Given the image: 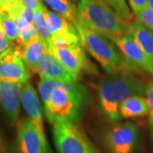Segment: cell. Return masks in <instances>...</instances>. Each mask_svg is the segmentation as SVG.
Returning <instances> with one entry per match:
<instances>
[{
    "instance_id": "6da1fadb",
    "label": "cell",
    "mask_w": 153,
    "mask_h": 153,
    "mask_svg": "<svg viewBox=\"0 0 153 153\" xmlns=\"http://www.w3.org/2000/svg\"><path fill=\"white\" fill-rule=\"evenodd\" d=\"M149 84L130 73L112 74L103 78L98 87L100 108L105 119L118 122L121 104L129 97L146 96Z\"/></svg>"
},
{
    "instance_id": "7a4b0ae2",
    "label": "cell",
    "mask_w": 153,
    "mask_h": 153,
    "mask_svg": "<svg viewBox=\"0 0 153 153\" xmlns=\"http://www.w3.org/2000/svg\"><path fill=\"white\" fill-rule=\"evenodd\" d=\"M78 22L111 42L128 35L129 23L100 0H80L76 6Z\"/></svg>"
},
{
    "instance_id": "3957f363",
    "label": "cell",
    "mask_w": 153,
    "mask_h": 153,
    "mask_svg": "<svg viewBox=\"0 0 153 153\" xmlns=\"http://www.w3.org/2000/svg\"><path fill=\"white\" fill-rule=\"evenodd\" d=\"M88 99L87 88L82 84L55 81V89L44 110L47 119L52 125L62 121L74 123L79 118Z\"/></svg>"
},
{
    "instance_id": "277c9868",
    "label": "cell",
    "mask_w": 153,
    "mask_h": 153,
    "mask_svg": "<svg viewBox=\"0 0 153 153\" xmlns=\"http://www.w3.org/2000/svg\"><path fill=\"white\" fill-rule=\"evenodd\" d=\"M80 37L81 44L92 55L105 71L112 74L137 71L129 65L114 44L105 36L84 27L78 22L74 25Z\"/></svg>"
},
{
    "instance_id": "5b68a950",
    "label": "cell",
    "mask_w": 153,
    "mask_h": 153,
    "mask_svg": "<svg viewBox=\"0 0 153 153\" xmlns=\"http://www.w3.org/2000/svg\"><path fill=\"white\" fill-rule=\"evenodd\" d=\"M52 133L58 153H99L84 132L72 122L55 123Z\"/></svg>"
},
{
    "instance_id": "8992f818",
    "label": "cell",
    "mask_w": 153,
    "mask_h": 153,
    "mask_svg": "<svg viewBox=\"0 0 153 153\" xmlns=\"http://www.w3.org/2000/svg\"><path fill=\"white\" fill-rule=\"evenodd\" d=\"M29 78L30 71L22 60L18 45L11 46L0 55V81L24 83Z\"/></svg>"
},
{
    "instance_id": "52a82bcc",
    "label": "cell",
    "mask_w": 153,
    "mask_h": 153,
    "mask_svg": "<svg viewBox=\"0 0 153 153\" xmlns=\"http://www.w3.org/2000/svg\"><path fill=\"white\" fill-rule=\"evenodd\" d=\"M139 130L130 122L117 123L105 135V142L111 153H133L136 146Z\"/></svg>"
},
{
    "instance_id": "ba28073f",
    "label": "cell",
    "mask_w": 153,
    "mask_h": 153,
    "mask_svg": "<svg viewBox=\"0 0 153 153\" xmlns=\"http://www.w3.org/2000/svg\"><path fill=\"white\" fill-rule=\"evenodd\" d=\"M19 153H51L46 135L29 119H24L17 130Z\"/></svg>"
},
{
    "instance_id": "9c48e42d",
    "label": "cell",
    "mask_w": 153,
    "mask_h": 153,
    "mask_svg": "<svg viewBox=\"0 0 153 153\" xmlns=\"http://www.w3.org/2000/svg\"><path fill=\"white\" fill-rule=\"evenodd\" d=\"M124 57L126 61L137 71H143L153 76V62L140 49L130 35H126L112 42Z\"/></svg>"
},
{
    "instance_id": "30bf717a",
    "label": "cell",
    "mask_w": 153,
    "mask_h": 153,
    "mask_svg": "<svg viewBox=\"0 0 153 153\" xmlns=\"http://www.w3.org/2000/svg\"><path fill=\"white\" fill-rule=\"evenodd\" d=\"M81 45H75L64 49L49 47L52 54L60 60L62 65L67 69V71L76 79L79 77L82 71L90 70L89 61Z\"/></svg>"
},
{
    "instance_id": "8fae6325",
    "label": "cell",
    "mask_w": 153,
    "mask_h": 153,
    "mask_svg": "<svg viewBox=\"0 0 153 153\" xmlns=\"http://www.w3.org/2000/svg\"><path fill=\"white\" fill-rule=\"evenodd\" d=\"M34 72L38 73L41 78L58 82L73 83L77 81L76 77L72 76L60 60L52 54L49 48L39 60Z\"/></svg>"
},
{
    "instance_id": "7c38bea8",
    "label": "cell",
    "mask_w": 153,
    "mask_h": 153,
    "mask_svg": "<svg viewBox=\"0 0 153 153\" xmlns=\"http://www.w3.org/2000/svg\"><path fill=\"white\" fill-rule=\"evenodd\" d=\"M22 83L0 81V105L6 118L16 123L20 118Z\"/></svg>"
},
{
    "instance_id": "4fadbf2b",
    "label": "cell",
    "mask_w": 153,
    "mask_h": 153,
    "mask_svg": "<svg viewBox=\"0 0 153 153\" xmlns=\"http://www.w3.org/2000/svg\"><path fill=\"white\" fill-rule=\"evenodd\" d=\"M21 102L23 109L27 115L28 119L33 123L34 125L38 127L41 133H44V126L43 122L42 107L38 97L36 90L29 82L22 83L21 91Z\"/></svg>"
},
{
    "instance_id": "5bb4252c",
    "label": "cell",
    "mask_w": 153,
    "mask_h": 153,
    "mask_svg": "<svg viewBox=\"0 0 153 153\" xmlns=\"http://www.w3.org/2000/svg\"><path fill=\"white\" fill-rule=\"evenodd\" d=\"M48 49L49 45L38 34L35 35L23 47H20L22 60L28 68L33 71H35L39 60Z\"/></svg>"
},
{
    "instance_id": "9a60e30c",
    "label": "cell",
    "mask_w": 153,
    "mask_h": 153,
    "mask_svg": "<svg viewBox=\"0 0 153 153\" xmlns=\"http://www.w3.org/2000/svg\"><path fill=\"white\" fill-rule=\"evenodd\" d=\"M128 35H130L140 49L153 62V33L138 21L129 23Z\"/></svg>"
},
{
    "instance_id": "2e32d148",
    "label": "cell",
    "mask_w": 153,
    "mask_h": 153,
    "mask_svg": "<svg viewBox=\"0 0 153 153\" xmlns=\"http://www.w3.org/2000/svg\"><path fill=\"white\" fill-rule=\"evenodd\" d=\"M149 113V104L146 96L134 95L125 100L120 105L121 118H134Z\"/></svg>"
},
{
    "instance_id": "e0dca14e",
    "label": "cell",
    "mask_w": 153,
    "mask_h": 153,
    "mask_svg": "<svg viewBox=\"0 0 153 153\" xmlns=\"http://www.w3.org/2000/svg\"><path fill=\"white\" fill-rule=\"evenodd\" d=\"M55 13L59 14L73 25L78 22L77 9L71 0H43Z\"/></svg>"
},
{
    "instance_id": "ac0fdd59",
    "label": "cell",
    "mask_w": 153,
    "mask_h": 153,
    "mask_svg": "<svg viewBox=\"0 0 153 153\" xmlns=\"http://www.w3.org/2000/svg\"><path fill=\"white\" fill-rule=\"evenodd\" d=\"M44 16L52 36L58 33L71 31L76 28L74 25L68 20H66L65 17L55 13L54 11L47 10L45 7H44Z\"/></svg>"
},
{
    "instance_id": "d6986e66",
    "label": "cell",
    "mask_w": 153,
    "mask_h": 153,
    "mask_svg": "<svg viewBox=\"0 0 153 153\" xmlns=\"http://www.w3.org/2000/svg\"><path fill=\"white\" fill-rule=\"evenodd\" d=\"M75 45H81L80 37L76 28L71 31L58 33L52 36L49 48L53 47L56 49H64Z\"/></svg>"
},
{
    "instance_id": "ffe728a7",
    "label": "cell",
    "mask_w": 153,
    "mask_h": 153,
    "mask_svg": "<svg viewBox=\"0 0 153 153\" xmlns=\"http://www.w3.org/2000/svg\"><path fill=\"white\" fill-rule=\"evenodd\" d=\"M33 24L37 31L38 35L44 40L46 44L49 45L52 34L50 33L49 26L44 16V6H42L41 9L33 12Z\"/></svg>"
},
{
    "instance_id": "44dd1931",
    "label": "cell",
    "mask_w": 153,
    "mask_h": 153,
    "mask_svg": "<svg viewBox=\"0 0 153 153\" xmlns=\"http://www.w3.org/2000/svg\"><path fill=\"white\" fill-rule=\"evenodd\" d=\"M0 19H1L2 29L6 37L11 42L16 41L18 38V33H19L16 21L7 12L1 10H0Z\"/></svg>"
},
{
    "instance_id": "7402d4cb",
    "label": "cell",
    "mask_w": 153,
    "mask_h": 153,
    "mask_svg": "<svg viewBox=\"0 0 153 153\" xmlns=\"http://www.w3.org/2000/svg\"><path fill=\"white\" fill-rule=\"evenodd\" d=\"M107 6H109L111 9L128 22H132V16L130 10L127 4L126 0H100Z\"/></svg>"
},
{
    "instance_id": "603a6c76",
    "label": "cell",
    "mask_w": 153,
    "mask_h": 153,
    "mask_svg": "<svg viewBox=\"0 0 153 153\" xmlns=\"http://www.w3.org/2000/svg\"><path fill=\"white\" fill-rule=\"evenodd\" d=\"M138 22L145 27L153 31V10L150 8H146L140 13L135 16Z\"/></svg>"
},
{
    "instance_id": "cb8c5ba5",
    "label": "cell",
    "mask_w": 153,
    "mask_h": 153,
    "mask_svg": "<svg viewBox=\"0 0 153 153\" xmlns=\"http://www.w3.org/2000/svg\"><path fill=\"white\" fill-rule=\"evenodd\" d=\"M146 97L147 99L148 104H149V128H150V133L151 137L153 141V80L149 84L147 88V91Z\"/></svg>"
},
{
    "instance_id": "d4e9b609",
    "label": "cell",
    "mask_w": 153,
    "mask_h": 153,
    "mask_svg": "<svg viewBox=\"0 0 153 153\" xmlns=\"http://www.w3.org/2000/svg\"><path fill=\"white\" fill-rule=\"evenodd\" d=\"M128 3L135 16L144 10L145 9L148 8L147 0H128Z\"/></svg>"
},
{
    "instance_id": "484cf974",
    "label": "cell",
    "mask_w": 153,
    "mask_h": 153,
    "mask_svg": "<svg viewBox=\"0 0 153 153\" xmlns=\"http://www.w3.org/2000/svg\"><path fill=\"white\" fill-rule=\"evenodd\" d=\"M13 42H11L9 38L5 36L3 29H0V55L4 54L6 50L13 46Z\"/></svg>"
},
{
    "instance_id": "4316f807",
    "label": "cell",
    "mask_w": 153,
    "mask_h": 153,
    "mask_svg": "<svg viewBox=\"0 0 153 153\" xmlns=\"http://www.w3.org/2000/svg\"><path fill=\"white\" fill-rule=\"evenodd\" d=\"M24 4L34 12L42 8L43 4L41 0H22Z\"/></svg>"
},
{
    "instance_id": "83f0119b",
    "label": "cell",
    "mask_w": 153,
    "mask_h": 153,
    "mask_svg": "<svg viewBox=\"0 0 153 153\" xmlns=\"http://www.w3.org/2000/svg\"><path fill=\"white\" fill-rule=\"evenodd\" d=\"M0 153H12L1 131H0Z\"/></svg>"
},
{
    "instance_id": "f1b7e54d",
    "label": "cell",
    "mask_w": 153,
    "mask_h": 153,
    "mask_svg": "<svg viewBox=\"0 0 153 153\" xmlns=\"http://www.w3.org/2000/svg\"><path fill=\"white\" fill-rule=\"evenodd\" d=\"M16 0H0V9H4L6 6L10 5Z\"/></svg>"
},
{
    "instance_id": "f546056e",
    "label": "cell",
    "mask_w": 153,
    "mask_h": 153,
    "mask_svg": "<svg viewBox=\"0 0 153 153\" xmlns=\"http://www.w3.org/2000/svg\"><path fill=\"white\" fill-rule=\"evenodd\" d=\"M148 1V8L153 10V0H147Z\"/></svg>"
},
{
    "instance_id": "4dcf8cb0",
    "label": "cell",
    "mask_w": 153,
    "mask_h": 153,
    "mask_svg": "<svg viewBox=\"0 0 153 153\" xmlns=\"http://www.w3.org/2000/svg\"><path fill=\"white\" fill-rule=\"evenodd\" d=\"M79 1H80V0H79Z\"/></svg>"
}]
</instances>
